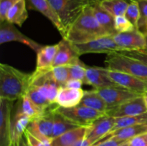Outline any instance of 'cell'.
Instances as JSON below:
<instances>
[{"label":"cell","mask_w":147,"mask_h":146,"mask_svg":"<svg viewBox=\"0 0 147 146\" xmlns=\"http://www.w3.org/2000/svg\"><path fill=\"white\" fill-rule=\"evenodd\" d=\"M79 57L80 54L76 50L74 44L65 38H63L58 43V50L53 67L73 64L80 60Z\"/></svg>","instance_id":"15"},{"label":"cell","mask_w":147,"mask_h":146,"mask_svg":"<svg viewBox=\"0 0 147 146\" xmlns=\"http://www.w3.org/2000/svg\"><path fill=\"white\" fill-rule=\"evenodd\" d=\"M97 91L106 102L108 110H111L128 100L142 95L121 86H112L98 89Z\"/></svg>","instance_id":"9"},{"label":"cell","mask_w":147,"mask_h":146,"mask_svg":"<svg viewBox=\"0 0 147 146\" xmlns=\"http://www.w3.org/2000/svg\"><path fill=\"white\" fill-rule=\"evenodd\" d=\"M144 133H147V123L128 126V127L118 129L114 131L111 132V133H108L105 137H103L101 140H99L98 143H100V142L109 138L127 141V140H131L133 137L139 135L141 134H143Z\"/></svg>","instance_id":"20"},{"label":"cell","mask_w":147,"mask_h":146,"mask_svg":"<svg viewBox=\"0 0 147 146\" xmlns=\"http://www.w3.org/2000/svg\"><path fill=\"white\" fill-rule=\"evenodd\" d=\"M31 122L30 117H27L19 106L14 117L11 119L10 128V145L16 146L20 139L24 136L27 126Z\"/></svg>","instance_id":"17"},{"label":"cell","mask_w":147,"mask_h":146,"mask_svg":"<svg viewBox=\"0 0 147 146\" xmlns=\"http://www.w3.org/2000/svg\"><path fill=\"white\" fill-rule=\"evenodd\" d=\"M145 37H146V49H147V35H145Z\"/></svg>","instance_id":"47"},{"label":"cell","mask_w":147,"mask_h":146,"mask_svg":"<svg viewBox=\"0 0 147 146\" xmlns=\"http://www.w3.org/2000/svg\"><path fill=\"white\" fill-rule=\"evenodd\" d=\"M69 80H79L86 84V69L87 66L80 60L73 64L68 65Z\"/></svg>","instance_id":"31"},{"label":"cell","mask_w":147,"mask_h":146,"mask_svg":"<svg viewBox=\"0 0 147 146\" xmlns=\"http://www.w3.org/2000/svg\"><path fill=\"white\" fill-rule=\"evenodd\" d=\"M84 92L82 89L60 87L56 98V104L63 108H70L79 105L84 95Z\"/></svg>","instance_id":"18"},{"label":"cell","mask_w":147,"mask_h":146,"mask_svg":"<svg viewBox=\"0 0 147 146\" xmlns=\"http://www.w3.org/2000/svg\"><path fill=\"white\" fill-rule=\"evenodd\" d=\"M105 65L109 70L122 72L147 80V65L119 52L107 54Z\"/></svg>","instance_id":"3"},{"label":"cell","mask_w":147,"mask_h":146,"mask_svg":"<svg viewBox=\"0 0 147 146\" xmlns=\"http://www.w3.org/2000/svg\"><path fill=\"white\" fill-rule=\"evenodd\" d=\"M115 122V117H111L106 114L99 117L91 125V127L86 136V138L93 145L111 131Z\"/></svg>","instance_id":"16"},{"label":"cell","mask_w":147,"mask_h":146,"mask_svg":"<svg viewBox=\"0 0 147 146\" xmlns=\"http://www.w3.org/2000/svg\"><path fill=\"white\" fill-rule=\"evenodd\" d=\"M106 35L109 34L100 25L93 14L91 4H89L70 26L64 38L76 44Z\"/></svg>","instance_id":"1"},{"label":"cell","mask_w":147,"mask_h":146,"mask_svg":"<svg viewBox=\"0 0 147 146\" xmlns=\"http://www.w3.org/2000/svg\"><path fill=\"white\" fill-rule=\"evenodd\" d=\"M26 95L28 96L36 104L44 110H46L55 104H52L35 86H30Z\"/></svg>","instance_id":"30"},{"label":"cell","mask_w":147,"mask_h":146,"mask_svg":"<svg viewBox=\"0 0 147 146\" xmlns=\"http://www.w3.org/2000/svg\"><path fill=\"white\" fill-rule=\"evenodd\" d=\"M129 146H147V133L139 135L129 140Z\"/></svg>","instance_id":"39"},{"label":"cell","mask_w":147,"mask_h":146,"mask_svg":"<svg viewBox=\"0 0 147 146\" xmlns=\"http://www.w3.org/2000/svg\"><path fill=\"white\" fill-rule=\"evenodd\" d=\"M103 70L109 76V78L114 82L117 85L142 95H144L147 92L146 80H144L140 77H137L122 72L109 70L107 68H103Z\"/></svg>","instance_id":"8"},{"label":"cell","mask_w":147,"mask_h":146,"mask_svg":"<svg viewBox=\"0 0 147 146\" xmlns=\"http://www.w3.org/2000/svg\"><path fill=\"white\" fill-rule=\"evenodd\" d=\"M139 31H142L144 35H147V21L145 23V24L142 27V28L139 29Z\"/></svg>","instance_id":"43"},{"label":"cell","mask_w":147,"mask_h":146,"mask_svg":"<svg viewBox=\"0 0 147 146\" xmlns=\"http://www.w3.org/2000/svg\"><path fill=\"white\" fill-rule=\"evenodd\" d=\"M144 96H147V92L144 94Z\"/></svg>","instance_id":"48"},{"label":"cell","mask_w":147,"mask_h":146,"mask_svg":"<svg viewBox=\"0 0 147 146\" xmlns=\"http://www.w3.org/2000/svg\"><path fill=\"white\" fill-rule=\"evenodd\" d=\"M79 105L85 106L103 113H106L108 110L106 102L96 89L85 91Z\"/></svg>","instance_id":"25"},{"label":"cell","mask_w":147,"mask_h":146,"mask_svg":"<svg viewBox=\"0 0 147 146\" xmlns=\"http://www.w3.org/2000/svg\"><path fill=\"white\" fill-rule=\"evenodd\" d=\"M125 142L126 141L116 140V139L113 138H109L102 142H100V143H96L93 146H119L123 144V143H125Z\"/></svg>","instance_id":"40"},{"label":"cell","mask_w":147,"mask_h":146,"mask_svg":"<svg viewBox=\"0 0 147 146\" xmlns=\"http://www.w3.org/2000/svg\"><path fill=\"white\" fill-rule=\"evenodd\" d=\"M86 84L93 86L96 90L112 86H119L105 73L103 67H87Z\"/></svg>","instance_id":"19"},{"label":"cell","mask_w":147,"mask_h":146,"mask_svg":"<svg viewBox=\"0 0 147 146\" xmlns=\"http://www.w3.org/2000/svg\"><path fill=\"white\" fill-rule=\"evenodd\" d=\"M8 146H14V145H8Z\"/></svg>","instance_id":"49"},{"label":"cell","mask_w":147,"mask_h":146,"mask_svg":"<svg viewBox=\"0 0 147 146\" xmlns=\"http://www.w3.org/2000/svg\"><path fill=\"white\" fill-rule=\"evenodd\" d=\"M16 146H29L27 140H26L25 137H24V136L20 139V140L18 142V143L16 145Z\"/></svg>","instance_id":"42"},{"label":"cell","mask_w":147,"mask_h":146,"mask_svg":"<svg viewBox=\"0 0 147 146\" xmlns=\"http://www.w3.org/2000/svg\"><path fill=\"white\" fill-rule=\"evenodd\" d=\"M51 73L55 81L60 86L65 87L66 82L69 80L68 66H58L51 69Z\"/></svg>","instance_id":"32"},{"label":"cell","mask_w":147,"mask_h":146,"mask_svg":"<svg viewBox=\"0 0 147 146\" xmlns=\"http://www.w3.org/2000/svg\"><path fill=\"white\" fill-rule=\"evenodd\" d=\"M140 10V19H139L138 29L142 28L147 21V0H136Z\"/></svg>","instance_id":"37"},{"label":"cell","mask_w":147,"mask_h":146,"mask_svg":"<svg viewBox=\"0 0 147 146\" xmlns=\"http://www.w3.org/2000/svg\"><path fill=\"white\" fill-rule=\"evenodd\" d=\"M58 107L55 110L53 140L55 137L73 130V129L80 127L77 124H76L75 123L72 122L71 120L67 119L66 117H65L62 113H60L57 110Z\"/></svg>","instance_id":"26"},{"label":"cell","mask_w":147,"mask_h":146,"mask_svg":"<svg viewBox=\"0 0 147 146\" xmlns=\"http://www.w3.org/2000/svg\"><path fill=\"white\" fill-rule=\"evenodd\" d=\"M80 56L89 53H109L121 51L113 40V35H106L82 44H75Z\"/></svg>","instance_id":"7"},{"label":"cell","mask_w":147,"mask_h":146,"mask_svg":"<svg viewBox=\"0 0 147 146\" xmlns=\"http://www.w3.org/2000/svg\"><path fill=\"white\" fill-rule=\"evenodd\" d=\"M146 113H147V105L145 97L144 95H140L108 110L106 114L111 117L118 118L139 115Z\"/></svg>","instance_id":"11"},{"label":"cell","mask_w":147,"mask_h":146,"mask_svg":"<svg viewBox=\"0 0 147 146\" xmlns=\"http://www.w3.org/2000/svg\"><path fill=\"white\" fill-rule=\"evenodd\" d=\"M58 50V44L42 46L37 52L36 70H47L53 68Z\"/></svg>","instance_id":"22"},{"label":"cell","mask_w":147,"mask_h":146,"mask_svg":"<svg viewBox=\"0 0 147 146\" xmlns=\"http://www.w3.org/2000/svg\"><path fill=\"white\" fill-rule=\"evenodd\" d=\"M90 126H80L73 129L53 140L52 146H73L79 140L85 138L90 131Z\"/></svg>","instance_id":"21"},{"label":"cell","mask_w":147,"mask_h":146,"mask_svg":"<svg viewBox=\"0 0 147 146\" xmlns=\"http://www.w3.org/2000/svg\"><path fill=\"white\" fill-rule=\"evenodd\" d=\"M57 107L58 105L57 104H53L45 110L42 115L31 120L27 126V131L36 138L45 143H52L55 110Z\"/></svg>","instance_id":"5"},{"label":"cell","mask_w":147,"mask_h":146,"mask_svg":"<svg viewBox=\"0 0 147 146\" xmlns=\"http://www.w3.org/2000/svg\"><path fill=\"white\" fill-rule=\"evenodd\" d=\"M144 97H145V101H146V105H147V96H144Z\"/></svg>","instance_id":"46"},{"label":"cell","mask_w":147,"mask_h":146,"mask_svg":"<svg viewBox=\"0 0 147 146\" xmlns=\"http://www.w3.org/2000/svg\"><path fill=\"white\" fill-rule=\"evenodd\" d=\"M124 55L139 60L147 65V51L142 50H121L119 52Z\"/></svg>","instance_id":"35"},{"label":"cell","mask_w":147,"mask_h":146,"mask_svg":"<svg viewBox=\"0 0 147 146\" xmlns=\"http://www.w3.org/2000/svg\"><path fill=\"white\" fill-rule=\"evenodd\" d=\"M57 110L65 117L79 126H90L97 119L106 115V113L82 105L70 108L58 107Z\"/></svg>","instance_id":"6"},{"label":"cell","mask_w":147,"mask_h":146,"mask_svg":"<svg viewBox=\"0 0 147 146\" xmlns=\"http://www.w3.org/2000/svg\"><path fill=\"white\" fill-rule=\"evenodd\" d=\"M31 74L7 64H0V98L16 101L25 95L30 87Z\"/></svg>","instance_id":"2"},{"label":"cell","mask_w":147,"mask_h":146,"mask_svg":"<svg viewBox=\"0 0 147 146\" xmlns=\"http://www.w3.org/2000/svg\"><path fill=\"white\" fill-rule=\"evenodd\" d=\"M24 137L27 140L29 146H52L51 143H45V142L36 138L27 130L24 133Z\"/></svg>","instance_id":"38"},{"label":"cell","mask_w":147,"mask_h":146,"mask_svg":"<svg viewBox=\"0 0 147 146\" xmlns=\"http://www.w3.org/2000/svg\"><path fill=\"white\" fill-rule=\"evenodd\" d=\"M103 1V0H88L90 4H94V3H100V1Z\"/></svg>","instance_id":"44"},{"label":"cell","mask_w":147,"mask_h":146,"mask_svg":"<svg viewBox=\"0 0 147 146\" xmlns=\"http://www.w3.org/2000/svg\"><path fill=\"white\" fill-rule=\"evenodd\" d=\"M113 37L121 50H142L146 47V37L137 29L128 32L116 33Z\"/></svg>","instance_id":"12"},{"label":"cell","mask_w":147,"mask_h":146,"mask_svg":"<svg viewBox=\"0 0 147 146\" xmlns=\"http://www.w3.org/2000/svg\"><path fill=\"white\" fill-rule=\"evenodd\" d=\"M9 42H18L22 43L34 50L36 53L42 47L37 42L34 41L19 31L14 24L5 21L1 22L0 24V44H3Z\"/></svg>","instance_id":"10"},{"label":"cell","mask_w":147,"mask_h":146,"mask_svg":"<svg viewBox=\"0 0 147 146\" xmlns=\"http://www.w3.org/2000/svg\"><path fill=\"white\" fill-rule=\"evenodd\" d=\"M125 16L138 29V24L140 19V10L136 0H131L129 1Z\"/></svg>","instance_id":"33"},{"label":"cell","mask_w":147,"mask_h":146,"mask_svg":"<svg viewBox=\"0 0 147 146\" xmlns=\"http://www.w3.org/2000/svg\"><path fill=\"white\" fill-rule=\"evenodd\" d=\"M129 4L127 0H103L100 2L101 7L114 17L125 15Z\"/></svg>","instance_id":"27"},{"label":"cell","mask_w":147,"mask_h":146,"mask_svg":"<svg viewBox=\"0 0 147 146\" xmlns=\"http://www.w3.org/2000/svg\"><path fill=\"white\" fill-rule=\"evenodd\" d=\"M127 1H131V0H127Z\"/></svg>","instance_id":"50"},{"label":"cell","mask_w":147,"mask_h":146,"mask_svg":"<svg viewBox=\"0 0 147 146\" xmlns=\"http://www.w3.org/2000/svg\"><path fill=\"white\" fill-rule=\"evenodd\" d=\"M84 84L83 81L79 80H69L66 82L65 87L71 89H82V86Z\"/></svg>","instance_id":"41"},{"label":"cell","mask_w":147,"mask_h":146,"mask_svg":"<svg viewBox=\"0 0 147 146\" xmlns=\"http://www.w3.org/2000/svg\"><path fill=\"white\" fill-rule=\"evenodd\" d=\"M145 50H146V51H147V49H145Z\"/></svg>","instance_id":"51"},{"label":"cell","mask_w":147,"mask_h":146,"mask_svg":"<svg viewBox=\"0 0 147 146\" xmlns=\"http://www.w3.org/2000/svg\"><path fill=\"white\" fill-rule=\"evenodd\" d=\"M144 123H147V113H144V114L139 115L118 117V118H116L114 126H113V129L111 132H113L114 130H118V129L128 127V126Z\"/></svg>","instance_id":"29"},{"label":"cell","mask_w":147,"mask_h":146,"mask_svg":"<svg viewBox=\"0 0 147 146\" xmlns=\"http://www.w3.org/2000/svg\"><path fill=\"white\" fill-rule=\"evenodd\" d=\"M19 0H0V21H6L7 11Z\"/></svg>","instance_id":"36"},{"label":"cell","mask_w":147,"mask_h":146,"mask_svg":"<svg viewBox=\"0 0 147 146\" xmlns=\"http://www.w3.org/2000/svg\"><path fill=\"white\" fill-rule=\"evenodd\" d=\"M90 4H91L93 14L100 25L106 30L109 35H113L116 34L117 32L115 29L114 26L115 17L108 12L105 9H103L100 3H94Z\"/></svg>","instance_id":"23"},{"label":"cell","mask_w":147,"mask_h":146,"mask_svg":"<svg viewBox=\"0 0 147 146\" xmlns=\"http://www.w3.org/2000/svg\"><path fill=\"white\" fill-rule=\"evenodd\" d=\"M119 146H129V140H128V141H126L125 143H123V144H121Z\"/></svg>","instance_id":"45"},{"label":"cell","mask_w":147,"mask_h":146,"mask_svg":"<svg viewBox=\"0 0 147 146\" xmlns=\"http://www.w3.org/2000/svg\"><path fill=\"white\" fill-rule=\"evenodd\" d=\"M14 102L0 98V146L10 145L11 110Z\"/></svg>","instance_id":"13"},{"label":"cell","mask_w":147,"mask_h":146,"mask_svg":"<svg viewBox=\"0 0 147 146\" xmlns=\"http://www.w3.org/2000/svg\"><path fill=\"white\" fill-rule=\"evenodd\" d=\"M115 29L117 33L131 31L136 29V27L128 19L126 16H118L114 19Z\"/></svg>","instance_id":"34"},{"label":"cell","mask_w":147,"mask_h":146,"mask_svg":"<svg viewBox=\"0 0 147 146\" xmlns=\"http://www.w3.org/2000/svg\"><path fill=\"white\" fill-rule=\"evenodd\" d=\"M28 18L26 0H19L7 11L6 21L21 27Z\"/></svg>","instance_id":"24"},{"label":"cell","mask_w":147,"mask_h":146,"mask_svg":"<svg viewBox=\"0 0 147 146\" xmlns=\"http://www.w3.org/2000/svg\"><path fill=\"white\" fill-rule=\"evenodd\" d=\"M64 27L65 33L86 7L90 4L88 0H47ZM66 35V34H65Z\"/></svg>","instance_id":"4"},{"label":"cell","mask_w":147,"mask_h":146,"mask_svg":"<svg viewBox=\"0 0 147 146\" xmlns=\"http://www.w3.org/2000/svg\"><path fill=\"white\" fill-rule=\"evenodd\" d=\"M26 2L29 9L39 11L43 14L53 23L61 34L62 37L64 38L65 37V30L61 20L47 0H26Z\"/></svg>","instance_id":"14"},{"label":"cell","mask_w":147,"mask_h":146,"mask_svg":"<svg viewBox=\"0 0 147 146\" xmlns=\"http://www.w3.org/2000/svg\"><path fill=\"white\" fill-rule=\"evenodd\" d=\"M20 107L23 113L26 115L30 120H32L36 118H38L42 115L45 110L44 109L39 107L27 95H24L21 99Z\"/></svg>","instance_id":"28"}]
</instances>
